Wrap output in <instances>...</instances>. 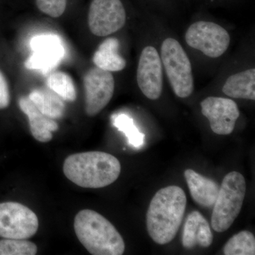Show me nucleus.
<instances>
[{"label":"nucleus","mask_w":255,"mask_h":255,"mask_svg":"<svg viewBox=\"0 0 255 255\" xmlns=\"http://www.w3.org/2000/svg\"><path fill=\"white\" fill-rule=\"evenodd\" d=\"M187 196L178 186L159 189L153 196L146 214L147 232L152 241L164 246L173 241L182 224Z\"/></svg>","instance_id":"f257e3e1"},{"label":"nucleus","mask_w":255,"mask_h":255,"mask_svg":"<svg viewBox=\"0 0 255 255\" xmlns=\"http://www.w3.org/2000/svg\"><path fill=\"white\" fill-rule=\"evenodd\" d=\"M122 171L115 156L101 151H89L68 156L63 164L65 177L87 189H100L118 179Z\"/></svg>","instance_id":"f03ea898"},{"label":"nucleus","mask_w":255,"mask_h":255,"mask_svg":"<svg viewBox=\"0 0 255 255\" xmlns=\"http://www.w3.org/2000/svg\"><path fill=\"white\" fill-rule=\"evenodd\" d=\"M74 228L79 241L91 255H122L125 251V243L117 228L95 211H80Z\"/></svg>","instance_id":"7ed1b4c3"},{"label":"nucleus","mask_w":255,"mask_h":255,"mask_svg":"<svg viewBox=\"0 0 255 255\" xmlns=\"http://www.w3.org/2000/svg\"><path fill=\"white\" fill-rule=\"evenodd\" d=\"M246 194V181L243 174L231 172L225 176L211 216V226L216 232L223 233L231 228L241 213Z\"/></svg>","instance_id":"20e7f679"},{"label":"nucleus","mask_w":255,"mask_h":255,"mask_svg":"<svg viewBox=\"0 0 255 255\" xmlns=\"http://www.w3.org/2000/svg\"><path fill=\"white\" fill-rule=\"evenodd\" d=\"M160 58L172 90L179 98H187L194 90V80L189 56L182 45L173 38L162 42Z\"/></svg>","instance_id":"39448f33"},{"label":"nucleus","mask_w":255,"mask_h":255,"mask_svg":"<svg viewBox=\"0 0 255 255\" xmlns=\"http://www.w3.org/2000/svg\"><path fill=\"white\" fill-rule=\"evenodd\" d=\"M184 37L188 46L212 58L222 56L231 43L228 32L212 21H198L193 23L188 28Z\"/></svg>","instance_id":"423d86ee"},{"label":"nucleus","mask_w":255,"mask_h":255,"mask_svg":"<svg viewBox=\"0 0 255 255\" xmlns=\"http://www.w3.org/2000/svg\"><path fill=\"white\" fill-rule=\"evenodd\" d=\"M38 217L27 206L17 202L0 203V237L27 240L38 229Z\"/></svg>","instance_id":"0eeeda50"},{"label":"nucleus","mask_w":255,"mask_h":255,"mask_svg":"<svg viewBox=\"0 0 255 255\" xmlns=\"http://www.w3.org/2000/svg\"><path fill=\"white\" fill-rule=\"evenodd\" d=\"M127 22V11L122 0H92L88 14L90 31L107 36L122 29Z\"/></svg>","instance_id":"6e6552de"},{"label":"nucleus","mask_w":255,"mask_h":255,"mask_svg":"<svg viewBox=\"0 0 255 255\" xmlns=\"http://www.w3.org/2000/svg\"><path fill=\"white\" fill-rule=\"evenodd\" d=\"M85 112L90 117L100 114L108 105L115 90V80L110 72L102 69H90L84 77Z\"/></svg>","instance_id":"1a4fd4ad"},{"label":"nucleus","mask_w":255,"mask_h":255,"mask_svg":"<svg viewBox=\"0 0 255 255\" xmlns=\"http://www.w3.org/2000/svg\"><path fill=\"white\" fill-rule=\"evenodd\" d=\"M136 78L140 91L147 99L158 100L163 89V73L160 55L155 47L147 46L142 49Z\"/></svg>","instance_id":"9d476101"},{"label":"nucleus","mask_w":255,"mask_h":255,"mask_svg":"<svg viewBox=\"0 0 255 255\" xmlns=\"http://www.w3.org/2000/svg\"><path fill=\"white\" fill-rule=\"evenodd\" d=\"M201 113L209 121L210 127L218 135H230L240 117L237 104L231 99L209 97L201 102Z\"/></svg>","instance_id":"9b49d317"},{"label":"nucleus","mask_w":255,"mask_h":255,"mask_svg":"<svg viewBox=\"0 0 255 255\" xmlns=\"http://www.w3.org/2000/svg\"><path fill=\"white\" fill-rule=\"evenodd\" d=\"M31 47L33 54L26 60L25 66L30 70H40L43 74L55 68L65 55L63 43L56 35L45 33L33 37Z\"/></svg>","instance_id":"f8f14e48"},{"label":"nucleus","mask_w":255,"mask_h":255,"mask_svg":"<svg viewBox=\"0 0 255 255\" xmlns=\"http://www.w3.org/2000/svg\"><path fill=\"white\" fill-rule=\"evenodd\" d=\"M18 107L27 116L32 135L41 142H48L53 138V132L58 130V124L54 119L48 118L41 113L28 97L18 100Z\"/></svg>","instance_id":"ddd939ff"},{"label":"nucleus","mask_w":255,"mask_h":255,"mask_svg":"<svg viewBox=\"0 0 255 255\" xmlns=\"http://www.w3.org/2000/svg\"><path fill=\"white\" fill-rule=\"evenodd\" d=\"M214 240L208 221L199 211H193L188 216L182 235V245L186 249L199 246L208 248Z\"/></svg>","instance_id":"4468645a"},{"label":"nucleus","mask_w":255,"mask_h":255,"mask_svg":"<svg viewBox=\"0 0 255 255\" xmlns=\"http://www.w3.org/2000/svg\"><path fill=\"white\" fill-rule=\"evenodd\" d=\"M184 177L193 200L204 208L214 206L219 194V184L191 169H186Z\"/></svg>","instance_id":"2eb2a0df"},{"label":"nucleus","mask_w":255,"mask_h":255,"mask_svg":"<svg viewBox=\"0 0 255 255\" xmlns=\"http://www.w3.org/2000/svg\"><path fill=\"white\" fill-rule=\"evenodd\" d=\"M222 90L231 98L255 101V69H248L228 77Z\"/></svg>","instance_id":"dca6fc26"},{"label":"nucleus","mask_w":255,"mask_h":255,"mask_svg":"<svg viewBox=\"0 0 255 255\" xmlns=\"http://www.w3.org/2000/svg\"><path fill=\"white\" fill-rule=\"evenodd\" d=\"M119 41L110 37L105 40L96 50L93 63L96 67L110 72H119L127 67V61L119 53Z\"/></svg>","instance_id":"f3484780"},{"label":"nucleus","mask_w":255,"mask_h":255,"mask_svg":"<svg viewBox=\"0 0 255 255\" xmlns=\"http://www.w3.org/2000/svg\"><path fill=\"white\" fill-rule=\"evenodd\" d=\"M28 97L36 108L48 118L60 119L65 114V102L48 87L35 89Z\"/></svg>","instance_id":"a211bd4d"},{"label":"nucleus","mask_w":255,"mask_h":255,"mask_svg":"<svg viewBox=\"0 0 255 255\" xmlns=\"http://www.w3.org/2000/svg\"><path fill=\"white\" fill-rule=\"evenodd\" d=\"M47 87L60 96L64 101L74 102L77 99L76 87L68 74L57 71L50 74L46 80Z\"/></svg>","instance_id":"6ab92c4d"},{"label":"nucleus","mask_w":255,"mask_h":255,"mask_svg":"<svg viewBox=\"0 0 255 255\" xmlns=\"http://www.w3.org/2000/svg\"><path fill=\"white\" fill-rule=\"evenodd\" d=\"M226 255H255V238L248 231H243L234 235L223 248Z\"/></svg>","instance_id":"aec40b11"},{"label":"nucleus","mask_w":255,"mask_h":255,"mask_svg":"<svg viewBox=\"0 0 255 255\" xmlns=\"http://www.w3.org/2000/svg\"><path fill=\"white\" fill-rule=\"evenodd\" d=\"M112 122L114 127L125 134L129 145L137 149L143 146L145 135L139 131L133 121L128 116L124 114L114 115L112 117Z\"/></svg>","instance_id":"412c9836"},{"label":"nucleus","mask_w":255,"mask_h":255,"mask_svg":"<svg viewBox=\"0 0 255 255\" xmlns=\"http://www.w3.org/2000/svg\"><path fill=\"white\" fill-rule=\"evenodd\" d=\"M37 246L26 240L6 239L0 241V255H35Z\"/></svg>","instance_id":"4be33fe9"},{"label":"nucleus","mask_w":255,"mask_h":255,"mask_svg":"<svg viewBox=\"0 0 255 255\" xmlns=\"http://www.w3.org/2000/svg\"><path fill=\"white\" fill-rule=\"evenodd\" d=\"M38 9L53 18L60 17L65 12L67 0H36Z\"/></svg>","instance_id":"5701e85b"},{"label":"nucleus","mask_w":255,"mask_h":255,"mask_svg":"<svg viewBox=\"0 0 255 255\" xmlns=\"http://www.w3.org/2000/svg\"><path fill=\"white\" fill-rule=\"evenodd\" d=\"M11 103L9 81L2 69L0 68V110H6Z\"/></svg>","instance_id":"b1692460"}]
</instances>
